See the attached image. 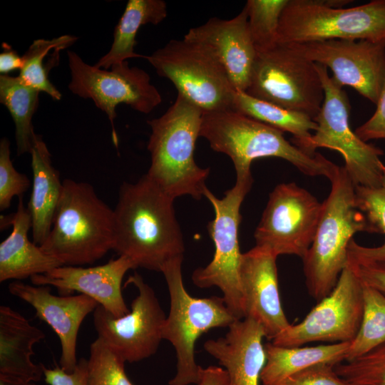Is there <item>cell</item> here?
<instances>
[{"label":"cell","instance_id":"7","mask_svg":"<svg viewBox=\"0 0 385 385\" xmlns=\"http://www.w3.org/2000/svg\"><path fill=\"white\" fill-rule=\"evenodd\" d=\"M344 1L289 0L280 18L278 44L333 39H385V0L342 9Z\"/></svg>","mask_w":385,"mask_h":385},{"label":"cell","instance_id":"39","mask_svg":"<svg viewBox=\"0 0 385 385\" xmlns=\"http://www.w3.org/2000/svg\"><path fill=\"white\" fill-rule=\"evenodd\" d=\"M43 376L48 385H86L87 359L81 358L78 361L73 371L68 373L61 367L48 369L43 365Z\"/></svg>","mask_w":385,"mask_h":385},{"label":"cell","instance_id":"8","mask_svg":"<svg viewBox=\"0 0 385 385\" xmlns=\"http://www.w3.org/2000/svg\"><path fill=\"white\" fill-rule=\"evenodd\" d=\"M144 58L158 76L173 83L178 94L203 113L232 108L235 90L205 45L184 38L173 39Z\"/></svg>","mask_w":385,"mask_h":385},{"label":"cell","instance_id":"23","mask_svg":"<svg viewBox=\"0 0 385 385\" xmlns=\"http://www.w3.org/2000/svg\"><path fill=\"white\" fill-rule=\"evenodd\" d=\"M21 313L6 305L0 307V376L24 381H39L43 364L31 360L34 344L45 338Z\"/></svg>","mask_w":385,"mask_h":385},{"label":"cell","instance_id":"32","mask_svg":"<svg viewBox=\"0 0 385 385\" xmlns=\"http://www.w3.org/2000/svg\"><path fill=\"white\" fill-rule=\"evenodd\" d=\"M289 0H248L245 6L250 36L257 53L278 45L282 13Z\"/></svg>","mask_w":385,"mask_h":385},{"label":"cell","instance_id":"37","mask_svg":"<svg viewBox=\"0 0 385 385\" xmlns=\"http://www.w3.org/2000/svg\"><path fill=\"white\" fill-rule=\"evenodd\" d=\"M347 265L363 284L385 296V261L362 262L348 259Z\"/></svg>","mask_w":385,"mask_h":385},{"label":"cell","instance_id":"29","mask_svg":"<svg viewBox=\"0 0 385 385\" xmlns=\"http://www.w3.org/2000/svg\"><path fill=\"white\" fill-rule=\"evenodd\" d=\"M355 204L365 215L374 233L385 236V165L379 185L355 186ZM348 259L362 262L385 261V240L379 246L369 247L359 245L353 239L348 246Z\"/></svg>","mask_w":385,"mask_h":385},{"label":"cell","instance_id":"13","mask_svg":"<svg viewBox=\"0 0 385 385\" xmlns=\"http://www.w3.org/2000/svg\"><path fill=\"white\" fill-rule=\"evenodd\" d=\"M322 202L292 182L277 185L270 193L254 237L256 245L276 256L304 257L314 240Z\"/></svg>","mask_w":385,"mask_h":385},{"label":"cell","instance_id":"12","mask_svg":"<svg viewBox=\"0 0 385 385\" xmlns=\"http://www.w3.org/2000/svg\"><path fill=\"white\" fill-rule=\"evenodd\" d=\"M67 54L71 73L68 89L81 98L91 99L107 115L115 147L118 146L114 128L117 106L125 103L146 114L162 102L161 95L150 83L149 74L136 66L130 67L128 61L107 70L86 63L73 51H68Z\"/></svg>","mask_w":385,"mask_h":385},{"label":"cell","instance_id":"1","mask_svg":"<svg viewBox=\"0 0 385 385\" xmlns=\"http://www.w3.org/2000/svg\"><path fill=\"white\" fill-rule=\"evenodd\" d=\"M173 202L146 174L135 183H123L113 209V250L131 260L136 268L157 272L171 259L183 256Z\"/></svg>","mask_w":385,"mask_h":385},{"label":"cell","instance_id":"42","mask_svg":"<svg viewBox=\"0 0 385 385\" xmlns=\"http://www.w3.org/2000/svg\"><path fill=\"white\" fill-rule=\"evenodd\" d=\"M0 385H36L34 381H24L15 379L0 376Z\"/></svg>","mask_w":385,"mask_h":385},{"label":"cell","instance_id":"18","mask_svg":"<svg viewBox=\"0 0 385 385\" xmlns=\"http://www.w3.org/2000/svg\"><path fill=\"white\" fill-rule=\"evenodd\" d=\"M277 258L270 250L255 246L242 253L240 267L244 318L258 322L271 340L291 324L281 304Z\"/></svg>","mask_w":385,"mask_h":385},{"label":"cell","instance_id":"6","mask_svg":"<svg viewBox=\"0 0 385 385\" xmlns=\"http://www.w3.org/2000/svg\"><path fill=\"white\" fill-rule=\"evenodd\" d=\"M183 256L167 262L161 270L170 299V307L163 328V339L173 346L177 356V372L169 385L197 384L202 367L195 359V344L210 329L228 327L237 319L227 308L223 297H192L183 280Z\"/></svg>","mask_w":385,"mask_h":385},{"label":"cell","instance_id":"20","mask_svg":"<svg viewBox=\"0 0 385 385\" xmlns=\"http://www.w3.org/2000/svg\"><path fill=\"white\" fill-rule=\"evenodd\" d=\"M184 38L207 46L224 68L235 91L245 92L257 56L245 7L231 19H210L191 28Z\"/></svg>","mask_w":385,"mask_h":385},{"label":"cell","instance_id":"24","mask_svg":"<svg viewBox=\"0 0 385 385\" xmlns=\"http://www.w3.org/2000/svg\"><path fill=\"white\" fill-rule=\"evenodd\" d=\"M30 154L33 180L27 207L31 218L33 242L40 246L51 230L63 181L52 165L51 153L41 136L36 135Z\"/></svg>","mask_w":385,"mask_h":385},{"label":"cell","instance_id":"25","mask_svg":"<svg viewBox=\"0 0 385 385\" xmlns=\"http://www.w3.org/2000/svg\"><path fill=\"white\" fill-rule=\"evenodd\" d=\"M350 342L314 346L265 344L266 362L260 380L263 385H282L295 373L319 363L334 366L345 361Z\"/></svg>","mask_w":385,"mask_h":385},{"label":"cell","instance_id":"15","mask_svg":"<svg viewBox=\"0 0 385 385\" xmlns=\"http://www.w3.org/2000/svg\"><path fill=\"white\" fill-rule=\"evenodd\" d=\"M133 284L138 296L131 302V309L115 317L103 307L93 312V325L98 337L106 342L125 361H140L155 354L163 339L166 319L153 289L143 277L134 272L125 285Z\"/></svg>","mask_w":385,"mask_h":385},{"label":"cell","instance_id":"34","mask_svg":"<svg viewBox=\"0 0 385 385\" xmlns=\"http://www.w3.org/2000/svg\"><path fill=\"white\" fill-rule=\"evenodd\" d=\"M334 369L354 385H385V343L356 359L335 365Z\"/></svg>","mask_w":385,"mask_h":385},{"label":"cell","instance_id":"16","mask_svg":"<svg viewBox=\"0 0 385 385\" xmlns=\"http://www.w3.org/2000/svg\"><path fill=\"white\" fill-rule=\"evenodd\" d=\"M328 67L342 87L349 86L376 104L385 83V39H333L282 45Z\"/></svg>","mask_w":385,"mask_h":385},{"label":"cell","instance_id":"9","mask_svg":"<svg viewBox=\"0 0 385 385\" xmlns=\"http://www.w3.org/2000/svg\"><path fill=\"white\" fill-rule=\"evenodd\" d=\"M321 78L324 98L314 120L317 127L305 152L313 155L317 148H326L339 152L344 160V168L355 186L379 185L384 164L380 157L384 151L374 144L361 140L350 128V105L346 92L332 77L327 68L315 63Z\"/></svg>","mask_w":385,"mask_h":385},{"label":"cell","instance_id":"38","mask_svg":"<svg viewBox=\"0 0 385 385\" xmlns=\"http://www.w3.org/2000/svg\"><path fill=\"white\" fill-rule=\"evenodd\" d=\"M356 135L363 141L385 139V83L371 117L355 130Z\"/></svg>","mask_w":385,"mask_h":385},{"label":"cell","instance_id":"3","mask_svg":"<svg viewBox=\"0 0 385 385\" xmlns=\"http://www.w3.org/2000/svg\"><path fill=\"white\" fill-rule=\"evenodd\" d=\"M203 112L178 94L174 103L160 117L147 121L150 128L148 177L173 199L204 196L210 168L194 158Z\"/></svg>","mask_w":385,"mask_h":385},{"label":"cell","instance_id":"31","mask_svg":"<svg viewBox=\"0 0 385 385\" xmlns=\"http://www.w3.org/2000/svg\"><path fill=\"white\" fill-rule=\"evenodd\" d=\"M76 40V36L71 35L35 40L22 56L24 63L19 75L20 79L39 92L47 93L53 100H61V93L49 81V69L43 65V61L51 50H63Z\"/></svg>","mask_w":385,"mask_h":385},{"label":"cell","instance_id":"30","mask_svg":"<svg viewBox=\"0 0 385 385\" xmlns=\"http://www.w3.org/2000/svg\"><path fill=\"white\" fill-rule=\"evenodd\" d=\"M363 300L361 325L356 336L350 342L345 361L362 356L385 343V296L376 289L363 284Z\"/></svg>","mask_w":385,"mask_h":385},{"label":"cell","instance_id":"2","mask_svg":"<svg viewBox=\"0 0 385 385\" xmlns=\"http://www.w3.org/2000/svg\"><path fill=\"white\" fill-rule=\"evenodd\" d=\"M282 131L232 108L203 113L200 136L210 148L232 161L236 180H253V160L268 157L285 160L306 175H331L334 164L322 154L310 155L288 141Z\"/></svg>","mask_w":385,"mask_h":385},{"label":"cell","instance_id":"19","mask_svg":"<svg viewBox=\"0 0 385 385\" xmlns=\"http://www.w3.org/2000/svg\"><path fill=\"white\" fill-rule=\"evenodd\" d=\"M135 268L128 257L118 256L93 267L63 265L30 279L34 285L55 287L61 295L80 292L96 300L115 317H120L130 312L122 294L123 279L128 270Z\"/></svg>","mask_w":385,"mask_h":385},{"label":"cell","instance_id":"41","mask_svg":"<svg viewBox=\"0 0 385 385\" xmlns=\"http://www.w3.org/2000/svg\"><path fill=\"white\" fill-rule=\"evenodd\" d=\"M23 58L17 52L7 46L0 53V73L1 75H8L9 73L21 70L23 66Z\"/></svg>","mask_w":385,"mask_h":385},{"label":"cell","instance_id":"28","mask_svg":"<svg viewBox=\"0 0 385 385\" xmlns=\"http://www.w3.org/2000/svg\"><path fill=\"white\" fill-rule=\"evenodd\" d=\"M39 93L19 76H0V102L6 107L14 120L18 155L30 153L37 135L32 118L38 108Z\"/></svg>","mask_w":385,"mask_h":385},{"label":"cell","instance_id":"10","mask_svg":"<svg viewBox=\"0 0 385 385\" xmlns=\"http://www.w3.org/2000/svg\"><path fill=\"white\" fill-rule=\"evenodd\" d=\"M253 180H236L235 185L222 198L207 188L204 196L212 205L215 216L208 222L207 230L215 245L210 262L198 267L192 274L194 284L200 288L217 287L225 302L237 319L244 318L240 267L242 253L239 244L240 207L251 189Z\"/></svg>","mask_w":385,"mask_h":385},{"label":"cell","instance_id":"33","mask_svg":"<svg viewBox=\"0 0 385 385\" xmlns=\"http://www.w3.org/2000/svg\"><path fill=\"white\" fill-rule=\"evenodd\" d=\"M123 358L100 337L90 346L86 385H133L125 371Z\"/></svg>","mask_w":385,"mask_h":385},{"label":"cell","instance_id":"40","mask_svg":"<svg viewBox=\"0 0 385 385\" xmlns=\"http://www.w3.org/2000/svg\"><path fill=\"white\" fill-rule=\"evenodd\" d=\"M229 376L222 367L210 366L201 369L200 379L197 385H228Z\"/></svg>","mask_w":385,"mask_h":385},{"label":"cell","instance_id":"4","mask_svg":"<svg viewBox=\"0 0 385 385\" xmlns=\"http://www.w3.org/2000/svg\"><path fill=\"white\" fill-rule=\"evenodd\" d=\"M314 240L302 258L309 294L317 302L334 289L348 263V246L358 232L374 233L355 204V185L344 166L330 180Z\"/></svg>","mask_w":385,"mask_h":385},{"label":"cell","instance_id":"35","mask_svg":"<svg viewBox=\"0 0 385 385\" xmlns=\"http://www.w3.org/2000/svg\"><path fill=\"white\" fill-rule=\"evenodd\" d=\"M31 185L29 178L19 173L11 160L10 141L3 138L0 140V210L11 205L14 196H23Z\"/></svg>","mask_w":385,"mask_h":385},{"label":"cell","instance_id":"21","mask_svg":"<svg viewBox=\"0 0 385 385\" xmlns=\"http://www.w3.org/2000/svg\"><path fill=\"white\" fill-rule=\"evenodd\" d=\"M262 327L251 318L236 319L224 337L207 340L205 350L225 367L228 385H258L266 362Z\"/></svg>","mask_w":385,"mask_h":385},{"label":"cell","instance_id":"27","mask_svg":"<svg viewBox=\"0 0 385 385\" xmlns=\"http://www.w3.org/2000/svg\"><path fill=\"white\" fill-rule=\"evenodd\" d=\"M232 109L292 135V143L305 152L317 123L309 115L235 91Z\"/></svg>","mask_w":385,"mask_h":385},{"label":"cell","instance_id":"17","mask_svg":"<svg viewBox=\"0 0 385 385\" xmlns=\"http://www.w3.org/2000/svg\"><path fill=\"white\" fill-rule=\"evenodd\" d=\"M51 287L31 285L14 281L8 286L12 295L31 305L36 317L46 322L57 334L61 348L60 367L71 373L75 369L77 339L79 328L90 313L99 306L93 299L78 295L56 296Z\"/></svg>","mask_w":385,"mask_h":385},{"label":"cell","instance_id":"36","mask_svg":"<svg viewBox=\"0 0 385 385\" xmlns=\"http://www.w3.org/2000/svg\"><path fill=\"white\" fill-rule=\"evenodd\" d=\"M282 385H354L340 376L334 366L319 363L302 369L287 378Z\"/></svg>","mask_w":385,"mask_h":385},{"label":"cell","instance_id":"5","mask_svg":"<svg viewBox=\"0 0 385 385\" xmlns=\"http://www.w3.org/2000/svg\"><path fill=\"white\" fill-rule=\"evenodd\" d=\"M113 210L89 183L63 180L50 233L40 245L63 265H91L113 250Z\"/></svg>","mask_w":385,"mask_h":385},{"label":"cell","instance_id":"22","mask_svg":"<svg viewBox=\"0 0 385 385\" xmlns=\"http://www.w3.org/2000/svg\"><path fill=\"white\" fill-rule=\"evenodd\" d=\"M23 196L19 197L16 211L1 216V227L12 225L10 235L0 244V282L21 280L45 274L63 265L45 253L28 237L31 218Z\"/></svg>","mask_w":385,"mask_h":385},{"label":"cell","instance_id":"26","mask_svg":"<svg viewBox=\"0 0 385 385\" xmlns=\"http://www.w3.org/2000/svg\"><path fill=\"white\" fill-rule=\"evenodd\" d=\"M166 16L167 5L163 0H129L115 26L110 50L94 66L108 70L129 58H144L135 52L138 30L147 24L157 25Z\"/></svg>","mask_w":385,"mask_h":385},{"label":"cell","instance_id":"11","mask_svg":"<svg viewBox=\"0 0 385 385\" xmlns=\"http://www.w3.org/2000/svg\"><path fill=\"white\" fill-rule=\"evenodd\" d=\"M245 93L261 101L309 115L320 111L324 93L315 63L287 46L257 53Z\"/></svg>","mask_w":385,"mask_h":385},{"label":"cell","instance_id":"14","mask_svg":"<svg viewBox=\"0 0 385 385\" xmlns=\"http://www.w3.org/2000/svg\"><path fill=\"white\" fill-rule=\"evenodd\" d=\"M363 284L346 265L332 291L317 302L299 323L290 324L272 339L281 346L310 342H351L363 315Z\"/></svg>","mask_w":385,"mask_h":385}]
</instances>
